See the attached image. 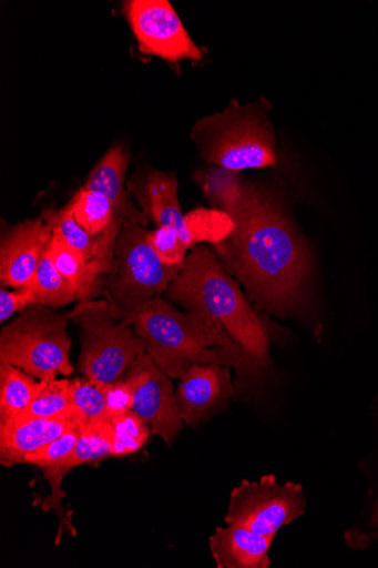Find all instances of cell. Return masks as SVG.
<instances>
[{"mask_svg":"<svg viewBox=\"0 0 378 568\" xmlns=\"http://www.w3.org/2000/svg\"><path fill=\"white\" fill-rule=\"evenodd\" d=\"M196 180L213 209L228 215L242 203L248 183L239 172L215 166L198 173Z\"/></svg>","mask_w":378,"mask_h":568,"instance_id":"cell-20","label":"cell"},{"mask_svg":"<svg viewBox=\"0 0 378 568\" xmlns=\"http://www.w3.org/2000/svg\"><path fill=\"white\" fill-rule=\"evenodd\" d=\"M72 403L80 424L98 425L110 418L106 405V385L86 378L73 379Z\"/></svg>","mask_w":378,"mask_h":568,"instance_id":"cell-26","label":"cell"},{"mask_svg":"<svg viewBox=\"0 0 378 568\" xmlns=\"http://www.w3.org/2000/svg\"><path fill=\"white\" fill-rule=\"evenodd\" d=\"M130 159L122 145L108 151L91 171L84 187L103 194L113 205L116 221L146 227L147 217L133 199L126 181Z\"/></svg>","mask_w":378,"mask_h":568,"instance_id":"cell-14","label":"cell"},{"mask_svg":"<svg viewBox=\"0 0 378 568\" xmlns=\"http://www.w3.org/2000/svg\"><path fill=\"white\" fill-rule=\"evenodd\" d=\"M147 241L160 260L168 266H183L188 247L181 240L178 232L168 227H156L149 231Z\"/></svg>","mask_w":378,"mask_h":568,"instance_id":"cell-29","label":"cell"},{"mask_svg":"<svg viewBox=\"0 0 378 568\" xmlns=\"http://www.w3.org/2000/svg\"><path fill=\"white\" fill-rule=\"evenodd\" d=\"M39 382L22 369L0 364V425L18 418L33 398Z\"/></svg>","mask_w":378,"mask_h":568,"instance_id":"cell-21","label":"cell"},{"mask_svg":"<svg viewBox=\"0 0 378 568\" xmlns=\"http://www.w3.org/2000/svg\"><path fill=\"white\" fill-rule=\"evenodd\" d=\"M125 318L144 341L153 363L171 378L180 381L193 366L208 364L224 365L242 375V348L222 325L202 314L181 313L160 296Z\"/></svg>","mask_w":378,"mask_h":568,"instance_id":"cell-3","label":"cell"},{"mask_svg":"<svg viewBox=\"0 0 378 568\" xmlns=\"http://www.w3.org/2000/svg\"><path fill=\"white\" fill-rule=\"evenodd\" d=\"M165 297L186 312L218 323L239 345L244 355L241 390L247 381L260 378L272 367L267 328L213 250L205 245L192 248Z\"/></svg>","mask_w":378,"mask_h":568,"instance_id":"cell-2","label":"cell"},{"mask_svg":"<svg viewBox=\"0 0 378 568\" xmlns=\"http://www.w3.org/2000/svg\"><path fill=\"white\" fill-rule=\"evenodd\" d=\"M276 535L264 536L246 528H217L210 538V548L218 568H268Z\"/></svg>","mask_w":378,"mask_h":568,"instance_id":"cell-17","label":"cell"},{"mask_svg":"<svg viewBox=\"0 0 378 568\" xmlns=\"http://www.w3.org/2000/svg\"><path fill=\"white\" fill-rule=\"evenodd\" d=\"M70 320V314H59L43 304L28 306L0 332V364L16 366L39 382L71 376Z\"/></svg>","mask_w":378,"mask_h":568,"instance_id":"cell-5","label":"cell"},{"mask_svg":"<svg viewBox=\"0 0 378 568\" xmlns=\"http://www.w3.org/2000/svg\"><path fill=\"white\" fill-rule=\"evenodd\" d=\"M49 251L59 272L75 288L79 302L103 294L104 276L96 275L83 255L53 230Z\"/></svg>","mask_w":378,"mask_h":568,"instance_id":"cell-18","label":"cell"},{"mask_svg":"<svg viewBox=\"0 0 378 568\" xmlns=\"http://www.w3.org/2000/svg\"><path fill=\"white\" fill-rule=\"evenodd\" d=\"M80 424L78 412L50 419H29L0 425V462L4 467L22 464L23 458L61 437Z\"/></svg>","mask_w":378,"mask_h":568,"instance_id":"cell-15","label":"cell"},{"mask_svg":"<svg viewBox=\"0 0 378 568\" xmlns=\"http://www.w3.org/2000/svg\"><path fill=\"white\" fill-rule=\"evenodd\" d=\"M81 435L80 424L71 427L61 437L45 445L41 449L27 455L22 464H31L39 469L62 463L75 449Z\"/></svg>","mask_w":378,"mask_h":568,"instance_id":"cell-28","label":"cell"},{"mask_svg":"<svg viewBox=\"0 0 378 568\" xmlns=\"http://www.w3.org/2000/svg\"><path fill=\"white\" fill-rule=\"evenodd\" d=\"M307 507L299 484L280 485L274 475L258 481L244 480L232 491L225 523L272 536L302 518Z\"/></svg>","mask_w":378,"mask_h":568,"instance_id":"cell-8","label":"cell"},{"mask_svg":"<svg viewBox=\"0 0 378 568\" xmlns=\"http://www.w3.org/2000/svg\"><path fill=\"white\" fill-rule=\"evenodd\" d=\"M106 424L111 434L113 455L116 457L136 453L152 435L151 427L133 412L112 417Z\"/></svg>","mask_w":378,"mask_h":568,"instance_id":"cell-25","label":"cell"},{"mask_svg":"<svg viewBox=\"0 0 378 568\" xmlns=\"http://www.w3.org/2000/svg\"><path fill=\"white\" fill-rule=\"evenodd\" d=\"M235 230L212 245L226 272L260 312L287 317L300 307L310 273L305 241L279 202L252 183L229 215Z\"/></svg>","mask_w":378,"mask_h":568,"instance_id":"cell-1","label":"cell"},{"mask_svg":"<svg viewBox=\"0 0 378 568\" xmlns=\"http://www.w3.org/2000/svg\"><path fill=\"white\" fill-rule=\"evenodd\" d=\"M41 217L83 255L96 275L106 276L113 272L121 225L118 224L100 235H91L78 224L69 204L61 211H45Z\"/></svg>","mask_w":378,"mask_h":568,"instance_id":"cell-16","label":"cell"},{"mask_svg":"<svg viewBox=\"0 0 378 568\" xmlns=\"http://www.w3.org/2000/svg\"><path fill=\"white\" fill-rule=\"evenodd\" d=\"M372 476L360 519L345 534L346 545L353 550H367L378 544V473Z\"/></svg>","mask_w":378,"mask_h":568,"instance_id":"cell-27","label":"cell"},{"mask_svg":"<svg viewBox=\"0 0 378 568\" xmlns=\"http://www.w3.org/2000/svg\"><path fill=\"white\" fill-rule=\"evenodd\" d=\"M185 221L186 245L188 248H194L203 242L212 245L218 244L235 230L233 219L228 214L214 209L195 210L185 215Z\"/></svg>","mask_w":378,"mask_h":568,"instance_id":"cell-24","label":"cell"},{"mask_svg":"<svg viewBox=\"0 0 378 568\" xmlns=\"http://www.w3.org/2000/svg\"><path fill=\"white\" fill-rule=\"evenodd\" d=\"M80 328L79 371L98 384L120 381L135 359L146 353L132 322L121 320L105 298L81 301L70 314Z\"/></svg>","mask_w":378,"mask_h":568,"instance_id":"cell-6","label":"cell"},{"mask_svg":"<svg viewBox=\"0 0 378 568\" xmlns=\"http://www.w3.org/2000/svg\"><path fill=\"white\" fill-rule=\"evenodd\" d=\"M72 392L73 381L58 378L40 381L32 400L13 422L50 419L67 415L75 408L72 403Z\"/></svg>","mask_w":378,"mask_h":568,"instance_id":"cell-19","label":"cell"},{"mask_svg":"<svg viewBox=\"0 0 378 568\" xmlns=\"http://www.w3.org/2000/svg\"><path fill=\"white\" fill-rule=\"evenodd\" d=\"M69 206L78 224L91 235H100L121 225L110 200L84 186L69 202Z\"/></svg>","mask_w":378,"mask_h":568,"instance_id":"cell-23","label":"cell"},{"mask_svg":"<svg viewBox=\"0 0 378 568\" xmlns=\"http://www.w3.org/2000/svg\"><path fill=\"white\" fill-rule=\"evenodd\" d=\"M106 405L110 418L123 416L132 412L133 390L125 377L106 385Z\"/></svg>","mask_w":378,"mask_h":568,"instance_id":"cell-30","label":"cell"},{"mask_svg":"<svg viewBox=\"0 0 378 568\" xmlns=\"http://www.w3.org/2000/svg\"><path fill=\"white\" fill-rule=\"evenodd\" d=\"M123 11L142 53L168 63L203 59L202 50L167 0H127Z\"/></svg>","mask_w":378,"mask_h":568,"instance_id":"cell-9","label":"cell"},{"mask_svg":"<svg viewBox=\"0 0 378 568\" xmlns=\"http://www.w3.org/2000/svg\"><path fill=\"white\" fill-rule=\"evenodd\" d=\"M35 303V296L28 287L18 288L16 292H9L2 287L0 290V322H8L13 315L22 313L23 310Z\"/></svg>","mask_w":378,"mask_h":568,"instance_id":"cell-31","label":"cell"},{"mask_svg":"<svg viewBox=\"0 0 378 568\" xmlns=\"http://www.w3.org/2000/svg\"><path fill=\"white\" fill-rule=\"evenodd\" d=\"M146 227L125 224L115 246V266L104 276V298L121 320L165 294L183 266H168L147 241Z\"/></svg>","mask_w":378,"mask_h":568,"instance_id":"cell-7","label":"cell"},{"mask_svg":"<svg viewBox=\"0 0 378 568\" xmlns=\"http://www.w3.org/2000/svg\"><path fill=\"white\" fill-rule=\"evenodd\" d=\"M133 390L132 412L150 427L153 436L172 446L184 428L172 378L144 353L123 376Z\"/></svg>","mask_w":378,"mask_h":568,"instance_id":"cell-10","label":"cell"},{"mask_svg":"<svg viewBox=\"0 0 378 568\" xmlns=\"http://www.w3.org/2000/svg\"><path fill=\"white\" fill-rule=\"evenodd\" d=\"M28 287L37 303L51 308L67 306L78 301L75 288L62 276L52 261L49 245L44 251L32 281Z\"/></svg>","mask_w":378,"mask_h":568,"instance_id":"cell-22","label":"cell"},{"mask_svg":"<svg viewBox=\"0 0 378 568\" xmlns=\"http://www.w3.org/2000/svg\"><path fill=\"white\" fill-rule=\"evenodd\" d=\"M52 237V227L42 217L12 227L0 243V283L21 288L33 278Z\"/></svg>","mask_w":378,"mask_h":568,"instance_id":"cell-12","label":"cell"},{"mask_svg":"<svg viewBox=\"0 0 378 568\" xmlns=\"http://www.w3.org/2000/svg\"><path fill=\"white\" fill-rule=\"evenodd\" d=\"M264 98L242 105L233 99L223 111L200 119L191 139L207 164L234 172L277 164L276 133Z\"/></svg>","mask_w":378,"mask_h":568,"instance_id":"cell-4","label":"cell"},{"mask_svg":"<svg viewBox=\"0 0 378 568\" xmlns=\"http://www.w3.org/2000/svg\"><path fill=\"white\" fill-rule=\"evenodd\" d=\"M180 381V415L192 428L225 408L237 394L231 368L219 364L195 365Z\"/></svg>","mask_w":378,"mask_h":568,"instance_id":"cell-11","label":"cell"},{"mask_svg":"<svg viewBox=\"0 0 378 568\" xmlns=\"http://www.w3.org/2000/svg\"><path fill=\"white\" fill-rule=\"evenodd\" d=\"M127 187L149 222L156 227L176 230L186 245V221L181 209L176 174L144 171L133 175L127 181Z\"/></svg>","mask_w":378,"mask_h":568,"instance_id":"cell-13","label":"cell"}]
</instances>
